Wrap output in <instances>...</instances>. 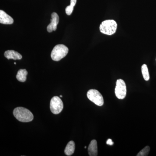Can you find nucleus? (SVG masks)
<instances>
[{
  "mask_svg": "<svg viewBox=\"0 0 156 156\" xmlns=\"http://www.w3.org/2000/svg\"><path fill=\"white\" fill-rule=\"evenodd\" d=\"M13 115L17 120L22 122H31L34 119L33 114L30 111L21 107L14 109Z\"/></svg>",
  "mask_w": 156,
  "mask_h": 156,
  "instance_id": "nucleus-1",
  "label": "nucleus"
},
{
  "mask_svg": "<svg viewBox=\"0 0 156 156\" xmlns=\"http://www.w3.org/2000/svg\"><path fill=\"white\" fill-rule=\"evenodd\" d=\"M118 28V24L114 20H106L101 23L99 27V30L101 33L107 35L114 34Z\"/></svg>",
  "mask_w": 156,
  "mask_h": 156,
  "instance_id": "nucleus-2",
  "label": "nucleus"
},
{
  "mask_svg": "<svg viewBox=\"0 0 156 156\" xmlns=\"http://www.w3.org/2000/svg\"><path fill=\"white\" fill-rule=\"evenodd\" d=\"M68 52V48L64 45H56L51 52V58L53 61H59L67 55Z\"/></svg>",
  "mask_w": 156,
  "mask_h": 156,
  "instance_id": "nucleus-3",
  "label": "nucleus"
},
{
  "mask_svg": "<svg viewBox=\"0 0 156 156\" xmlns=\"http://www.w3.org/2000/svg\"><path fill=\"white\" fill-rule=\"evenodd\" d=\"M88 99L98 106H101L104 105L103 96L96 89H90L87 93Z\"/></svg>",
  "mask_w": 156,
  "mask_h": 156,
  "instance_id": "nucleus-4",
  "label": "nucleus"
},
{
  "mask_svg": "<svg viewBox=\"0 0 156 156\" xmlns=\"http://www.w3.org/2000/svg\"><path fill=\"white\" fill-rule=\"evenodd\" d=\"M127 88L125 81L122 79L117 80L115 88V94L117 98L123 99L126 97Z\"/></svg>",
  "mask_w": 156,
  "mask_h": 156,
  "instance_id": "nucleus-5",
  "label": "nucleus"
},
{
  "mask_svg": "<svg viewBox=\"0 0 156 156\" xmlns=\"http://www.w3.org/2000/svg\"><path fill=\"white\" fill-rule=\"evenodd\" d=\"M63 108V104L60 98L56 96L52 98L50 102L51 112L55 115L60 113Z\"/></svg>",
  "mask_w": 156,
  "mask_h": 156,
  "instance_id": "nucleus-6",
  "label": "nucleus"
},
{
  "mask_svg": "<svg viewBox=\"0 0 156 156\" xmlns=\"http://www.w3.org/2000/svg\"><path fill=\"white\" fill-rule=\"evenodd\" d=\"M59 22V17L56 12H53L51 14V23L47 27V30L48 32H52L55 31L57 29V26Z\"/></svg>",
  "mask_w": 156,
  "mask_h": 156,
  "instance_id": "nucleus-7",
  "label": "nucleus"
},
{
  "mask_svg": "<svg viewBox=\"0 0 156 156\" xmlns=\"http://www.w3.org/2000/svg\"><path fill=\"white\" fill-rule=\"evenodd\" d=\"M0 23L2 24H11L14 23V20L11 16L6 14L5 11H0Z\"/></svg>",
  "mask_w": 156,
  "mask_h": 156,
  "instance_id": "nucleus-8",
  "label": "nucleus"
},
{
  "mask_svg": "<svg viewBox=\"0 0 156 156\" xmlns=\"http://www.w3.org/2000/svg\"><path fill=\"white\" fill-rule=\"evenodd\" d=\"M5 56L8 59L20 60L22 58V56L21 54L13 50H8L6 51L5 53Z\"/></svg>",
  "mask_w": 156,
  "mask_h": 156,
  "instance_id": "nucleus-9",
  "label": "nucleus"
},
{
  "mask_svg": "<svg viewBox=\"0 0 156 156\" xmlns=\"http://www.w3.org/2000/svg\"><path fill=\"white\" fill-rule=\"evenodd\" d=\"M88 153L90 156L98 155L97 143L95 140H93L90 142L88 147Z\"/></svg>",
  "mask_w": 156,
  "mask_h": 156,
  "instance_id": "nucleus-10",
  "label": "nucleus"
},
{
  "mask_svg": "<svg viewBox=\"0 0 156 156\" xmlns=\"http://www.w3.org/2000/svg\"><path fill=\"white\" fill-rule=\"evenodd\" d=\"M75 150V144L73 140H71L67 144L65 149L64 152L67 156H71L74 153Z\"/></svg>",
  "mask_w": 156,
  "mask_h": 156,
  "instance_id": "nucleus-11",
  "label": "nucleus"
},
{
  "mask_svg": "<svg viewBox=\"0 0 156 156\" xmlns=\"http://www.w3.org/2000/svg\"><path fill=\"white\" fill-rule=\"evenodd\" d=\"M28 73L26 69H20L17 73L16 78L18 81L20 82H24L26 81L27 76Z\"/></svg>",
  "mask_w": 156,
  "mask_h": 156,
  "instance_id": "nucleus-12",
  "label": "nucleus"
},
{
  "mask_svg": "<svg viewBox=\"0 0 156 156\" xmlns=\"http://www.w3.org/2000/svg\"><path fill=\"white\" fill-rule=\"evenodd\" d=\"M141 73L144 80L145 81H148L150 80V75L146 64H143L141 66Z\"/></svg>",
  "mask_w": 156,
  "mask_h": 156,
  "instance_id": "nucleus-13",
  "label": "nucleus"
},
{
  "mask_svg": "<svg viewBox=\"0 0 156 156\" xmlns=\"http://www.w3.org/2000/svg\"><path fill=\"white\" fill-rule=\"evenodd\" d=\"M77 0H71L70 5L66 8V13L68 15H71L73 11L74 7L76 5Z\"/></svg>",
  "mask_w": 156,
  "mask_h": 156,
  "instance_id": "nucleus-14",
  "label": "nucleus"
},
{
  "mask_svg": "<svg viewBox=\"0 0 156 156\" xmlns=\"http://www.w3.org/2000/svg\"><path fill=\"white\" fill-rule=\"evenodd\" d=\"M150 150V147L149 146L145 147L142 150L140 151L138 154H137V156H146L148 155Z\"/></svg>",
  "mask_w": 156,
  "mask_h": 156,
  "instance_id": "nucleus-15",
  "label": "nucleus"
},
{
  "mask_svg": "<svg viewBox=\"0 0 156 156\" xmlns=\"http://www.w3.org/2000/svg\"><path fill=\"white\" fill-rule=\"evenodd\" d=\"M107 144L109 145H113L114 142L112 141V140L111 139H108V140L106 142Z\"/></svg>",
  "mask_w": 156,
  "mask_h": 156,
  "instance_id": "nucleus-16",
  "label": "nucleus"
},
{
  "mask_svg": "<svg viewBox=\"0 0 156 156\" xmlns=\"http://www.w3.org/2000/svg\"><path fill=\"white\" fill-rule=\"evenodd\" d=\"M60 97L62 98V95H60Z\"/></svg>",
  "mask_w": 156,
  "mask_h": 156,
  "instance_id": "nucleus-17",
  "label": "nucleus"
},
{
  "mask_svg": "<svg viewBox=\"0 0 156 156\" xmlns=\"http://www.w3.org/2000/svg\"><path fill=\"white\" fill-rule=\"evenodd\" d=\"M14 64H15V65H16V62H14Z\"/></svg>",
  "mask_w": 156,
  "mask_h": 156,
  "instance_id": "nucleus-18",
  "label": "nucleus"
},
{
  "mask_svg": "<svg viewBox=\"0 0 156 156\" xmlns=\"http://www.w3.org/2000/svg\"><path fill=\"white\" fill-rule=\"evenodd\" d=\"M84 148H87V147L85 146V147H84Z\"/></svg>",
  "mask_w": 156,
  "mask_h": 156,
  "instance_id": "nucleus-19",
  "label": "nucleus"
},
{
  "mask_svg": "<svg viewBox=\"0 0 156 156\" xmlns=\"http://www.w3.org/2000/svg\"></svg>",
  "mask_w": 156,
  "mask_h": 156,
  "instance_id": "nucleus-20",
  "label": "nucleus"
}]
</instances>
